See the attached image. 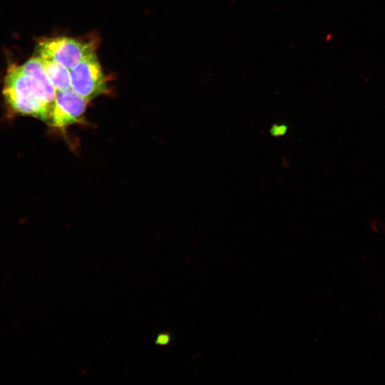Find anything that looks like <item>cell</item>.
<instances>
[{"instance_id": "5b68a950", "label": "cell", "mask_w": 385, "mask_h": 385, "mask_svg": "<svg viewBox=\"0 0 385 385\" xmlns=\"http://www.w3.org/2000/svg\"><path fill=\"white\" fill-rule=\"evenodd\" d=\"M22 66L31 78L40 100L51 111L56 96V89L45 71L40 57L38 56L32 57Z\"/></svg>"}, {"instance_id": "3957f363", "label": "cell", "mask_w": 385, "mask_h": 385, "mask_svg": "<svg viewBox=\"0 0 385 385\" xmlns=\"http://www.w3.org/2000/svg\"><path fill=\"white\" fill-rule=\"evenodd\" d=\"M37 52L39 57L55 61L70 71L94 49L88 43L68 37H56L39 42Z\"/></svg>"}, {"instance_id": "7a4b0ae2", "label": "cell", "mask_w": 385, "mask_h": 385, "mask_svg": "<svg viewBox=\"0 0 385 385\" xmlns=\"http://www.w3.org/2000/svg\"><path fill=\"white\" fill-rule=\"evenodd\" d=\"M71 88L88 101L105 93L106 81L94 52L70 70Z\"/></svg>"}, {"instance_id": "52a82bcc", "label": "cell", "mask_w": 385, "mask_h": 385, "mask_svg": "<svg viewBox=\"0 0 385 385\" xmlns=\"http://www.w3.org/2000/svg\"><path fill=\"white\" fill-rule=\"evenodd\" d=\"M169 341V337L166 334H163L158 338L157 342L160 344H165Z\"/></svg>"}, {"instance_id": "6da1fadb", "label": "cell", "mask_w": 385, "mask_h": 385, "mask_svg": "<svg viewBox=\"0 0 385 385\" xmlns=\"http://www.w3.org/2000/svg\"><path fill=\"white\" fill-rule=\"evenodd\" d=\"M3 93L14 111L49 121L51 108L40 100L31 78L22 66L9 68Z\"/></svg>"}, {"instance_id": "8992f818", "label": "cell", "mask_w": 385, "mask_h": 385, "mask_svg": "<svg viewBox=\"0 0 385 385\" xmlns=\"http://www.w3.org/2000/svg\"><path fill=\"white\" fill-rule=\"evenodd\" d=\"M45 71L56 91L71 88L70 71L59 63L41 58Z\"/></svg>"}, {"instance_id": "277c9868", "label": "cell", "mask_w": 385, "mask_h": 385, "mask_svg": "<svg viewBox=\"0 0 385 385\" xmlns=\"http://www.w3.org/2000/svg\"><path fill=\"white\" fill-rule=\"evenodd\" d=\"M88 101L71 88L56 91L48 123L61 129L78 122L86 111Z\"/></svg>"}]
</instances>
